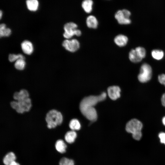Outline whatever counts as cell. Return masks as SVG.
I'll use <instances>...</instances> for the list:
<instances>
[{
  "label": "cell",
  "mask_w": 165,
  "mask_h": 165,
  "mask_svg": "<svg viewBox=\"0 0 165 165\" xmlns=\"http://www.w3.org/2000/svg\"><path fill=\"white\" fill-rule=\"evenodd\" d=\"M139 55L142 58H144L146 56V51L144 48L143 47L138 46L135 49Z\"/></svg>",
  "instance_id": "484cf974"
},
{
  "label": "cell",
  "mask_w": 165,
  "mask_h": 165,
  "mask_svg": "<svg viewBox=\"0 0 165 165\" xmlns=\"http://www.w3.org/2000/svg\"><path fill=\"white\" fill-rule=\"evenodd\" d=\"M93 2L91 0H85L82 3V6L84 10L87 13H91L92 10Z\"/></svg>",
  "instance_id": "ac0fdd59"
},
{
  "label": "cell",
  "mask_w": 165,
  "mask_h": 165,
  "mask_svg": "<svg viewBox=\"0 0 165 165\" xmlns=\"http://www.w3.org/2000/svg\"><path fill=\"white\" fill-rule=\"evenodd\" d=\"M58 165H74V162L72 159L63 157L60 160Z\"/></svg>",
  "instance_id": "cb8c5ba5"
},
{
  "label": "cell",
  "mask_w": 165,
  "mask_h": 165,
  "mask_svg": "<svg viewBox=\"0 0 165 165\" xmlns=\"http://www.w3.org/2000/svg\"><path fill=\"white\" fill-rule=\"evenodd\" d=\"M160 142L162 143L165 145V133L161 132L159 135Z\"/></svg>",
  "instance_id": "83f0119b"
},
{
  "label": "cell",
  "mask_w": 165,
  "mask_h": 165,
  "mask_svg": "<svg viewBox=\"0 0 165 165\" xmlns=\"http://www.w3.org/2000/svg\"><path fill=\"white\" fill-rule=\"evenodd\" d=\"M121 90L120 87L116 86L108 87L107 89L108 94L109 97L112 100H115L120 96Z\"/></svg>",
  "instance_id": "9c48e42d"
},
{
  "label": "cell",
  "mask_w": 165,
  "mask_h": 165,
  "mask_svg": "<svg viewBox=\"0 0 165 165\" xmlns=\"http://www.w3.org/2000/svg\"><path fill=\"white\" fill-rule=\"evenodd\" d=\"M106 97V93L103 92L99 95H91L83 98L79 105L80 110L82 113L91 122L96 121L97 115L94 106L98 102L104 100Z\"/></svg>",
  "instance_id": "6da1fadb"
},
{
  "label": "cell",
  "mask_w": 165,
  "mask_h": 165,
  "mask_svg": "<svg viewBox=\"0 0 165 165\" xmlns=\"http://www.w3.org/2000/svg\"><path fill=\"white\" fill-rule=\"evenodd\" d=\"M45 120L48 129H54L62 124L63 121V116L60 112L56 109H52L46 114Z\"/></svg>",
  "instance_id": "7a4b0ae2"
},
{
  "label": "cell",
  "mask_w": 165,
  "mask_h": 165,
  "mask_svg": "<svg viewBox=\"0 0 165 165\" xmlns=\"http://www.w3.org/2000/svg\"><path fill=\"white\" fill-rule=\"evenodd\" d=\"M11 33L10 29L6 28L4 24H1L0 25V36L7 37L10 35Z\"/></svg>",
  "instance_id": "44dd1931"
},
{
  "label": "cell",
  "mask_w": 165,
  "mask_h": 165,
  "mask_svg": "<svg viewBox=\"0 0 165 165\" xmlns=\"http://www.w3.org/2000/svg\"><path fill=\"white\" fill-rule=\"evenodd\" d=\"M28 9L31 11L36 10L38 6V2L37 0H28L26 2Z\"/></svg>",
  "instance_id": "d6986e66"
},
{
  "label": "cell",
  "mask_w": 165,
  "mask_h": 165,
  "mask_svg": "<svg viewBox=\"0 0 165 165\" xmlns=\"http://www.w3.org/2000/svg\"><path fill=\"white\" fill-rule=\"evenodd\" d=\"M128 41L127 37L122 34L117 35L114 39V42L115 44L119 47L125 46L127 44Z\"/></svg>",
  "instance_id": "5bb4252c"
},
{
  "label": "cell",
  "mask_w": 165,
  "mask_h": 165,
  "mask_svg": "<svg viewBox=\"0 0 165 165\" xmlns=\"http://www.w3.org/2000/svg\"><path fill=\"white\" fill-rule=\"evenodd\" d=\"M161 101L162 105L165 107V93L162 95L161 98Z\"/></svg>",
  "instance_id": "f1b7e54d"
},
{
  "label": "cell",
  "mask_w": 165,
  "mask_h": 165,
  "mask_svg": "<svg viewBox=\"0 0 165 165\" xmlns=\"http://www.w3.org/2000/svg\"><path fill=\"white\" fill-rule=\"evenodd\" d=\"M162 121L163 124L165 126V116L163 118Z\"/></svg>",
  "instance_id": "4dcf8cb0"
},
{
  "label": "cell",
  "mask_w": 165,
  "mask_h": 165,
  "mask_svg": "<svg viewBox=\"0 0 165 165\" xmlns=\"http://www.w3.org/2000/svg\"><path fill=\"white\" fill-rule=\"evenodd\" d=\"M152 75V69L150 66L147 63H144L141 66L138 79L141 82L144 83L149 81Z\"/></svg>",
  "instance_id": "5b68a950"
},
{
  "label": "cell",
  "mask_w": 165,
  "mask_h": 165,
  "mask_svg": "<svg viewBox=\"0 0 165 165\" xmlns=\"http://www.w3.org/2000/svg\"><path fill=\"white\" fill-rule=\"evenodd\" d=\"M129 57L130 60L134 63H137L141 61L142 60L138 53L135 49H132L129 52Z\"/></svg>",
  "instance_id": "e0dca14e"
},
{
  "label": "cell",
  "mask_w": 165,
  "mask_h": 165,
  "mask_svg": "<svg viewBox=\"0 0 165 165\" xmlns=\"http://www.w3.org/2000/svg\"><path fill=\"white\" fill-rule=\"evenodd\" d=\"M10 165H21V164L18 162L15 161L12 163Z\"/></svg>",
  "instance_id": "f546056e"
},
{
  "label": "cell",
  "mask_w": 165,
  "mask_h": 165,
  "mask_svg": "<svg viewBox=\"0 0 165 165\" xmlns=\"http://www.w3.org/2000/svg\"><path fill=\"white\" fill-rule=\"evenodd\" d=\"M16 156L15 154L13 152H8L3 158L2 162L4 165H10L14 161L16 160Z\"/></svg>",
  "instance_id": "8fae6325"
},
{
  "label": "cell",
  "mask_w": 165,
  "mask_h": 165,
  "mask_svg": "<svg viewBox=\"0 0 165 165\" xmlns=\"http://www.w3.org/2000/svg\"><path fill=\"white\" fill-rule=\"evenodd\" d=\"M143 127L142 123L138 120L134 119L127 122L126 126V130L132 135L141 133Z\"/></svg>",
  "instance_id": "8992f818"
},
{
  "label": "cell",
  "mask_w": 165,
  "mask_h": 165,
  "mask_svg": "<svg viewBox=\"0 0 165 165\" xmlns=\"http://www.w3.org/2000/svg\"><path fill=\"white\" fill-rule=\"evenodd\" d=\"M86 24L87 26L91 28H96L98 25V22L96 17L93 15L88 16L86 19Z\"/></svg>",
  "instance_id": "9a60e30c"
},
{
  "label": "cell",
  "mask_w": 165,
  "mask_h": 165,
  "mask_svg": "<svg viewBox=\"0 0 165 165\" xmlns=\"http://www.w3.org/2000/svg\"><path fill=\"white\" fill-rule=\"evenodd\" d=\"M77 25L73 22L66 23L64 26V32L63 34L64 37L67 39L71 38L75 35L79 36L81 35V31L77 29Z\"/></svg>",
  "instance_id": "277c9868"
},
{
  "label": "cell",
  "mask_w": 165,
  "mask_h": 165,
  "mask_svg": "<svg viewBox=\"0 0 165 165\" xmlns=\"http://www.w3.org/2000/svg\"><path fill=\"white\" fill-rule=\"evenodd\" d=\"M21 47L23 52L26 54L30 55L33 51V48L32 43L30 41L25 40L21 43Z\"/></svg>",
  "instance_id": "7c38bea8"
},
{
  "label": "cell",
  "mask_w": 165,
  "mask_h": 165,
  "mask_svg": "<svg viewBox=\"0 0 165 165\" xmlns=\"http://www.w3.org/2000/svg\"><path fill=\"white\" fill-rule=\"evenodd\" d=\"M54 147L57 152L61 154H63L66 152L67 146L64 140L59 139L56 141Z\"/></svg>",
  "instance_id": "30bf717a"
},
{
  "label": "cell",
  "mask_w": 165,
  "mask_h": 165,
  "mask_svg": "<svg viewBox=\"0 0 165 165\" xmlns=\"http://www.w3.org/2000/svg\"><path fill=\"white\" fill-rule=\"evenodd\" d=\"M77 136V134L75 131L71 130L66 133L64 136V139L67 143L72 144L75 141Z\"/></svg>",
  "instance_id": "2e32d148"
},
{
  "label": "cell",
  "mask_w": 165,
  "mask_h": 165,
  "mask_svg": "<svg viewBox=\"0 0 165 165\" xmlns=\"http://www.w3.org/2000/svg\"><path fill=\"white\" fill-rule=\"evenodd\" d=\"M62 45L66 50L72 52L77 51L80 47L79 42L76 39H65L63 41Z\"/></svg>",
  "instance_id": "ba28073f"
},
{
  "label": "cell",
  "mask_w": 165,
  "mask_h": 165,
  "mask_svg": "<svg viewBox=\"0 0 165 165\" xmlns=\"http://www.w3.org/2000/svg\"><path fill=\"white\" fill-rule=\"evenodd\" d=\"M130 12L128 10H119L115 13V17L119 24H128L131 22L130 19Z\"/></svg>",
  "instance_id": "52a82bcc"
},
{
  "label": "cell",
  "mask_w": 165,
  "mask_h": 165,
  "mask_svg": "<svg viewBox=\"0 0 165 165\" xmlns=\"http://www.w3.org/2000/svg\"><path fill=\"white\" fill-rule=\"evenodd\" d=\"M9 60L11 62L16 61L20 59H24V57L21 54L16 55L13 54H10L9 55L8 57Z\"/></svg>",
  "instance_id": "d4e9b609"
},
{
  "label": "cell",
  "mask_w": 165,
  "mask_h": 165,
  "mask_svg": "<svg viewBox=\"0 0 165 165\" xmlns=\"http://www.w3.org/2000/svg\"><path fill=\"white\" fill-rule=\"evenodd\" d=\"M2 11L1 10L0 12V18L1 19L2 16Z\"/></svg>",
  "instance_id": "1f68e13d"
},
{
  "label": "cell",
  "mask_w": 165,
  "mask_h": 165,
  "mask_svg": "<svg viewBox=\"0 0 165 165\" xmlns=\"http://www.w3.org/2000/svg\"><path fill=\"white\" fill-rule=\"evenodd\" d=\"M151 54L152 57L157 60L162 59L164 56L163 52L160 50H154L152 51Z\"/></svg>",
  "instance_id": "7402d4cb"
},
{
  "label": "cell",
  "mask_w": 165,
  "mask_h": 165,
  "mask_svg": "<svg viewBox=\"0 0 165 165\" xmlns=\"http://www.w3.org/2000/svg\"><path fill=\"white\" fill-rule=\"evenodd\" d=\"M69 127L72 130L75 131L79 130L81 127L80 123L77 119H71L69 124Z\"/></svg>",
  "instance_id": "ffe728a7"
},
{
  "label": "cell",
  "mask_w": 165,
  "mask_h": 165,
  "mask_svg": "<svg viewBox=\"0 0 165 165\" xmlns=\"http://www.w3.org/2000/svg\"><path fill=\"white\" fill-rule=\"evenodd\" d=\"M10 105L13 109L20 114L28 112L32 106L31 100L29 97L18 101H13Z\"/></svg>",
  "instance_id": "3957f363"
},
{
  "label": "cell",
  "mask_w": 165,
  "mask_h": 165,
  "mask_svg": "<svg viewBox=\"0 0 165 165\" xmlns=\"http://www.w3.org/2000/svg\"><path fill=\"white\" fill-rule=\"evenodd\" d=\"M159 82L165 86V74H163L159 75L158 77Z\"/></svg>",
  "instance_id": "4316f807"
},
{
  "label": "cell",
  "mask_w": 165,
  "mask_h": 165,
  "mask_svg": "<svg viewBox=\"0 0 165 165\" xmlns=\"http://www.w3.org/2000/svg\"><path fill=\"white\" fill-rule=\"evenodd\" d=\"M29 94L28 91L25 89H22L19 92H15L13 94V99L16 101L23 100L29 97Z\"/></svg>",
  "instance_id": "4fadbf2b"
},
{
  "label": "cell",
  "mask_w": 165,
  "mask_h": 165,
  "mask_svg": "<svg viewBox=\"0 0 165 165\" xmlns=\"http://www.w3.org/2000/svg\"><path fill=\"white\" fill-rule=\"evenodd\" d=\"M26 63L24 59H20L16 61L14 64V67L17 70H22L25 68Z\"/></svg>",
  "instance_id": "603a6c76"
}]
</instances>
